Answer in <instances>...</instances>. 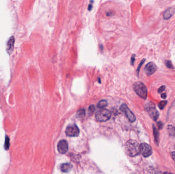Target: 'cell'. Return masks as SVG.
Here are the masks:
<instances>
[{"instance_id": "e0dca14e", "label": "cell", "mask_w": 175, "mask_h": 174, "mask_svg": "<svg viewBox=\"0 0 175 174\" xmlns=\"http://www.w3.org/2000/svg\"><path fill=\"white\" fill-rule=\"evenodd\" d=\"M77 116L79 118H83L85 117V110L84 109H79L77 112Z\"/></svg>"}, {"instance_id": "8fae6325", "label": "cell", "mask_w": 175, "mask_h": 174, "mask_svg": "<svg viewBox=\"0 0 175 174\" xmlns=\"http://www.w3.org/2000/svg\"><path fill=\"white\" fill-rule=\"evenodd\" d=\"M72 168V165L71 164L69 163H65V164H62L60 167V169L62 172H63L64 173H67L70 171Z\"/></svg>"}, {"instance_id": "ac0fdd59", "label": "cell", "mask_w": 175, "mask_h": 174, "mask_svg": "<svg viewBox=\"0 0 175 174\" xmlns=\"http://www.w3.org/2000/svg\"><path fill=\"white\" fill-rule=\"evenodd\" d=\"M167 104V101H163L160 102V103H159L158 107L160 109H163L165 108V106Z\"/></svg>"}, {"instance_id": "83f0119b", "label": "cell", "mask_w": 175, "mask_h": 174, "mask_svg": "<svg viewBox=\"0 0 175 174\" xmlns=\"http://www.w3.org/2000/svg\"><path fill=\"white\" fill-rule=\"evenodd\" d=\"M163 174H171V173H169V172H165V173H163Z\"/></svg>"}, {"instance_id": "4fadbf2b", "label": "cell", "mask_w": 175, "mask_h": 174, "mask_svg": "<svg viewBox=\"0 0 175 174\" xmlns=\"http://www.w3.org/2000/svg\"><path fill=\"white\" fill-rule=\"evenodd\" d=\"M108 105V102L107 101H106L105 100H102L101 101H100L99 102H98V104H97V107L98 108H101V109H103V108H104V107H106V106Z\"/></svg>"}, {"instance_id": "603a6c76", "label": "cell", "mask_w": 175, "mask_h": 174, "mask_svg": "<svg viewBox=\"0 0 175 174\" xmlns=\"http://www.w3.org/2000/svg\"><path fill=\"white\" fill-rule=\"evenodd\" d=\"M165 86H162V87H160L158 89L159 93H161V92H162L163 91H165Z\"/></svg>"}, {"instance_id": "4316f807", "label": "cell", "mask_w": 175, "mask_h": 174, "mask_svg": "<svg viewBox=\"0 0 175 174\" xmlns=\"http://www.w3.org/2000/svg\"><path fill=\"white\" fill-rule=\"evenodd\" d=\"M162 98L165 99L166 98V94H162L161 95Z\"/></svg>"}, {"instance_id": "52a82bcc", "label": "cell", "mask_w": 175, "mask_h": 174, "mask_svg": "<svg viewBox=\"0 0 175 174\" xmlns=\"http://www.w3.org/2000/svg\"><path fill=\"white\" fill-rule=\"evenodd\" d=\"M140 153L144 157H148L152 154V149L149 144L142 143L140 145Z\"/></svg>"}, {"instance_id": "277c9868", "label": "cell", "mask_w": 175, "mask_h": 174, "mask_svg": "<svg viewBox=\"0 0 175 174\" xmlns=\"http://www.w3.org/2000/svg\"><path fill=\"white\" fill-rule=\"evenodd\" d=\"M145 110L148 112V114H149L153 120L155 121H157V119L158 118L159 113L156 108L154 103L152 102L148 103L145 106Z\"/></svg>"}, {"instance_id": "cb8c5ba5", "label": "cell", "mask_w": 175, "mask_h": 174, "mask_svg": "<svg viewBox=\"0 0 175 174\" xmlns=\"http://www.w3.org/2000/svg\"><path fill=\"white\" fill-rule=\"evenodd\" d=\"M157 126L158 127L159 129H161L162 128L163 125H162V123L161 122H158V123H157Z\"/></svg>"}, {"instance_id": "44dd1931", "label": "cell", "mask_w": 175, "mask_h": 174, "mask_svg": "<svg viewBox=\"0 0 175 174\" xmlns=\"http://www.w3.org/2000/svg\"><path fill=\"white\" fill-rule=\"evenodd\" d=\"M135 55L134 54L132 55L131 57V64L132 65H134L135 61Z\"/></svg>"}, {"instance_id": "484cf974", "label": "cell", "mask_w": 175, "mask_h": 174, "mask_svg": "<svg viewBox=\"0 0 175 174\" xmlns=\"http://www.w3.org/2000/svg\"><path fill=\"white\" fill-rule=\"evenodd\" d=\"M92 5L91 4L89 5V6H88V10L91 11V10H92Z\"/></svg>"}, {"instance_id": "d4e9b609", "label": "cell", "mask_w": 175, "mask_h": 174, "mask_svg": "<svg viewBox=\"0 0 175 174\" xmlns=\"http://www.w3.org/2000/svg\"><path fill=\"white\" fill-rule=\"evenodd\" d=\"M171 155H172V157L173 159H174V160H175V152H173L171 154Z\"/></svg>"}, {"instance_id": "8992f818", "label": "cell", "mask_w": 175, "mask_h": 174, "mask_svg": "<svg viewBox=\"0 0 175 174\" xmlns=\"http://www.w3.org/2000/svg\"><path fill=\"white\" fill-rule=\"evenodd\" d=\"M120 109L122 111V112L124 113L126 117H127V118H128V120L131 122L133 123V122H134L135 121L136 117L135 116L134 114H133V112L130 110V109L128 108L127 105L125 104H123L121 105Z\"/></svg>"}, {"instance_id": "9a60e30c", "label": "cell", "mask_w": 175, "mask_h": 174, "mask_svg": "<svg viewBox=\"0 0 175 174\" xmlns=\"http://www.w3.org/2000/svg\"><path fill=\"white\" fill-rule=\"evenodd\" d=\"M168 130L170 136L173 137L175 136V128L174 126L169 125L168 127Z\"/></svg>"}, {"instance_id": "5bb4252c", "label": "cell", "mask_w": 175, "mask_h": 174, "mask_svg": "<svg viewBox=\"0 0 175 174\" xmlns=\"http://www.w3.org/2000/svg\"><path fill=\"white\" fill-rule=\"evenodd\" d=\"M153 132H154V138H155V141L157 145H158L159 141V134L158 131L157 130L156 127L153 126Z\"/></svg>"}, {"instance_id": "5b68a950", "label": "cell", "mask_w": 175, "mask_h": 174, "mask_svg": "<svg viewBox=\"0 0 175 174\" xmlns=\"http://www.w3.org/2000/svg\"><path fill=\"white\" fill-rule=\"evenodd\" d=\"M66 134L70 137H77L79 134V130L76 125H71L67 127Z\"/></svg>"}, {"instance_id": "7402d4cb", "label": "cell", "mask_w": 175, "mask_h": 174, "mask_svg": "<svg viewBox=\"0 0 175 174\" xmlns=\"http://www.w3.org/2000/svg\"><path fill=\"white\" fill-rule=\"evenodd\" d=\"M89 110L91 111V112H93L95 110V107L94 105H91L89 108Z\"/></svg>"}, {"instance_id": "7c38bea8", "label": "cell", "mask_w": 175, "mask_h": 174, "mask_svg": "<svg viewBox=\"0 0 175 174\" xmlns=\"http://www.w3.org/2000/svg\"><path fill=\"white\" fill-rule=\"evenodd\" d=\"M175 10L173 8H170V9H168V10L166 11L165 12V14H163V17L165 19H169L170 18L173 14L175 13Z\"/></svg>"}, {"instance_id": "7a4b0ae2", "label": "cell", "mask_w": 175, "mask_h": 174, "mask_svg": "<svg viewBox=\"0 0 175 174\" xmlns=\"http://www.w3.org/2000/svg\"><path fill=\"white\" fill-rule=\"evenodd\" d=\"M133 88L138 95L141 98L145 99L148 95V89L143 83L137 82L133 85Z\"/></svg>"}, {"instance_id": "2e32d148", "label": "cell", "mask_w": 175, "mask_h": 174, "mask_svg": "<svg viewBox=\"0 0 175 174\" xmlns=\"http://www.w3.org/2000/svg\"><path fill=\"white\" fill-rule=\"evenodd\" d=\"M4 147L5 150H6V151L9 150V147H10V139L8 136H6V137H5Z\"/></svg>"}, {"instance_id": "30bf717a", "label": "cell", "mask_w": 175, "mask_h": 174, "mask_svg": "<svg viewBox=\"0 0 175 174\" xmlns=\"http://www.w3.org/2000/svg\"><path fill=\"white\" fill-rule=\"evenodd\" d=\"M14 37H11L8 41L7 44V52L9 55H10L13 52L14 48Z\"/></svg>"}, {"instance_id": "ba28073f", "label": "cell", "mask_w": 175, "mask_h": 174, "mask_svg": "<svg viewBox=\"0 0 175 174\" xmlns=\"http://www.w3.org/2000/svg\"><path fill=\"white\" fill-rule=\"evenodd\" d=\"M156 70H157L156 65L152 62H149V64H147L144 68V71L148 76H150L153 74L156 71Z\"/></svg>"}, {"instance_id": "3957f363", "label": "cell", "mask_w": 175, "mask_h": 174, "mask_svg": "<svg viewBox=\"0 0 175 174\" xmlns=\"http://www.w3.org/2000/svg\"><path fill=\"white\" fill-rule=\"evenodd\" d=\"M111 117L110 111L107 109H101L97 112L95 118L97 121L100 122L107 121Z\"/></svg>"}, {"instance_id": "9c48e42d", "label": "cell", "mask_w": 175, "mask_h": 174, "mask_svg": "<svg viewBox=\"0 0 175 174\" xmlns=\"http://www.w3.org/2000/svg\"><path fill=\"white\" fill-rule=\"evenodd\" d=\"M58 149L59 153L65 154L68 150V145L66 141L62 140L58 143Z\"/></svg>"}, {"instance_id": "ffe728a7", "label": "cell", "mask_w": 175, "mask_h": 174, "mask_svg": "<svg viewBox=\"0 0 175 174\" xmlns=\"http://www.w3.org/2000/svg\"><path fill=\"white\" fill-rule=\"evenodd\" d=\"M145 61V59H143L141 61L140 63L139 64V65H138V67L137 69V74H139V71H140V68L142 66V64H144V62Z\"/></svg>"}, {"instance_id": "d6986e66", "label": "cell", "mask_w": 175, "mask_h": 174, "mask_svg": "<svg viewBox=\"0 0 175 174\" xmlns=\"http://www.w3.org/2000/svg\"><path fill=\"white\" fill-rule=\"evenodd\" d=\"M165 64H166V66H167V67H168L169 68H174V67H173L172 63V62H171V61H169V60L166 61V62H165Z\"/></svg>"}, {"instance_id": "6da1fadb", "label": "cell", "mask_w": 175, "mask_h": 174, "mask_svg": "<svg viewBox=\"0 0 175 174\" xmlns=\"http://www.w3.org/2000/svg\"><path fill=\"white\" fill-rule=\"evenodd\" d=\"M125 151L130 157H134L140 153V145L134 140H130L125 145Z\"/></svg>"}]
</instances>
